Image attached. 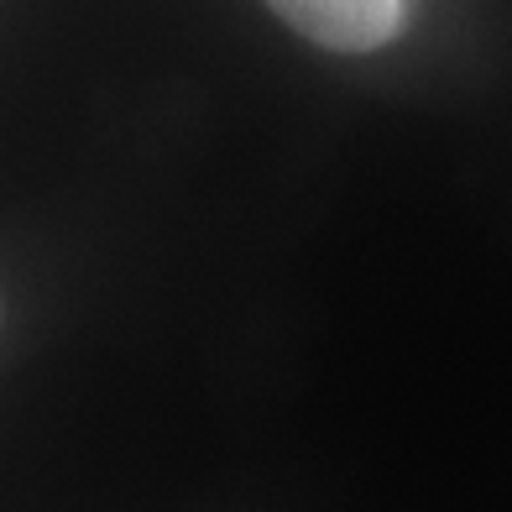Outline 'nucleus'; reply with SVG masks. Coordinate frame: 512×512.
I'll list each match as a JSON object with an SVG mask.
<instances>
[{
    "instance_id": "obj_1",
    "label": "nucleus",
    "mask_w": 512,
    "mask_h": 512,
    "mask_svg": "<svg viewBox=\"0 0 512 512\" xmlns=\"http://www.w3.org/2000/svg\"><path fill=\"white\" fill-rule=\"evenodd\" d=\"M298 37L330 53H377L403 32L408 0H267Z\"/></svg>"
}]
</instances>
